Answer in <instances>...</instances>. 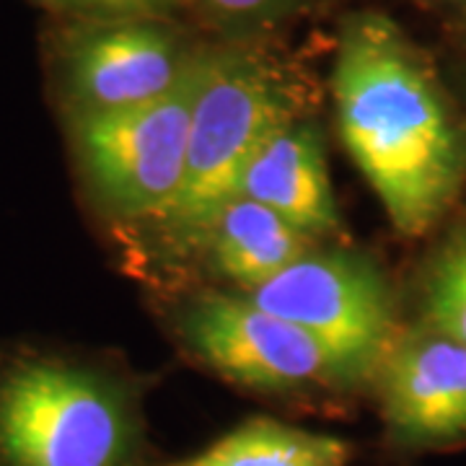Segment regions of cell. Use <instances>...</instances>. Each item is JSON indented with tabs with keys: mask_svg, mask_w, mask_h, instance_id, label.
Wrapping results in <instances>:
<instances>
[{
	"mask_svg": "<svg viewBox=\"0 0 466 466\" xmlns=\"http://www.w3.org/2000/svg\"><path fill=\"white\" fill-rule=\"evenodd\" d=\"M355 446L332 433L249 417L198 453L161 466H350Z\"/></svg>",
	"mask_w": 466,
	"mask_h": 466,
	"instance_id": "obj_11",
	"label": "cell"
},
{
	"mask_svg": "<svg viewBox=\"0 0 466 466\" xmlns=\"http://www.w3.org/2000/svg\"><path fill=\"white\" fill-rule=\"evenodd\" d=\"M319 244L272 208L236 195L210 220L200 249L218 275L247 296Z\"/></svg>",
	"mask_w": 466,
	"mask_h": 466,
	"instance_id": "obj_10",
	"label": "cell"
},
{
	"mask_svg": "<svg viewBox=\"0 0 466 466\" xmlns=\"http://www.w3.org/2000/svg\"><path fill=\"white\" fill-rule=\"evenodd\" d=\"M52 8L81 21L153 18L164 14L168 0H47Z\"/></svg>",
	"mask_w": 466,
	"mask_h": 466,
	"instance_id": "obj_13",
	"label": "cell"
},
{
	"mask_svg": "<svg viewBox=\"0 0 466 466\" xmlns=\"http://www.w3.org/2000/svg\"><path fill=\"white\" fill-rule=\"evenodd\" d=\"M461 3H464V5H466V0H461Z\"/></svg>",
	"mask_w": 466,
	"mask_h": 466,
	"instance_id": "obj_15",
	"label": "cell"
},
{
	"mask_svg": "<svg viewBox=\"0 0 466 466\" xmlns=\"http://www.w3.org/2000/svg\"><path fill=\"white\" fill-rule=\"evenodd\" d=\"M236 195L272 208L296 228L324 241L339 233V213L319 127L300 116L267 137L244 168Z\"/></svg>",
	"mask_w": 466,
	"mask_h": 466,
	"instance_id": "obj_9",
	"label": "cell"
},
{
	"mask_svg": "<svg viewBox=\"0 0 466 466\" xmlns=\"http://www.w3.org/2000/svg\"><path fill=\"white\" fill-rule=\"evenodd\" d=\"M259 309L314 334L366 386L397 342L381 269L345 249H311L247 293Z\"/></svg>",
	"mask_w": 466,
	"mask_h": 466,
	"instance_id": "obj_6",
	"label": "cell"
},
{
	"mask_svg": "<svg viewBox=\"0 0 466 466\" xmlns=\"http://www.w3.org/2000/svg\"><path fill=\"white\" fill-rule=\"evenodd\" d=\"M373 383L389 451L412 456L466 443V345L431 327L407 334Z\"/></svg>",
	"mask_w": 466,
	"mask_h": 466,
	"instance_id": "obj_8",
	"label": "cell"
},
{
	"mask_svg": "<svg viewBox=\"0 0 466 466\" xmlns=\"http://www.w3.org/2000/svg\"><path fill=\"white\" fill-rule=\"evenodd\" d=\"M200 50L153 18L81 21L55 52V81L66 116L112 112L168 94Z\"/></svg>",
	"mask_w": 466,
	"mask_h": 466,
	"instance_id": "obj_7",
	"label": "cell"
},
{
	"mask_svg": "<svg viewBox=\"0 0 466 466\" xmlns=\"http://www.w3.org/2000/svg\"><path fill=\"white\" fill-rule=\"evenodd\" d=\"M200 52L189 73L158 99L67 116L73 161L101 213L156 223L174 202L187 164Z\"/></svg>",
	"mask_w": 466,
	"mask_h": 466,
	"instance_id": "obj_5",
	"label": "cell"
},
{
	"mask_svg": "<svg viewBox=\"0 0 466 466\" xmlns=\"http://www.w3.org/2000/svg\"><path fill=\"white\" fill-rule=\"evenodd\" d=\"M422 309L431 329L466 345V223L443 244L428 269Z\"/></svg>",
	"mask_w": 466,
	"mask_h": 466,
	"instance_id": "obj_12",
	"label": "cell"
},
{
	"mask_svg": "<svg viewBox=\"0 0 466 466\" xmlns=\"http://www.w3.org/2000/svg\"><path fill=\"white\" fill-rule=\"evenodd\" d=\"M174 329L198 366L262 400L334 415L363 389L314 334L244 293H202L179 309Z\"/></svg>",
	"mask_w": 466,
	"mask_h": 466,
	"instance_id": "obj_4",
	"label": "cell"
},
{
	"mask_svg": "<svg viewBox=\"0 0 466 466\" xmlns=\"http://www.w3.org/2000/svg\"><path fill=\"white\" fill-rule=\"evenodd\" d=\"M208 11L233 24H262L280 16L293 0H200Z\"/></svg>",
	"mask_w": 466,
	"mask_h": 466,
	"instance_id": "obj_14",
	"label": "cell"
},
{
	"mask_svg": "<svg viewBox=\"0 0 466 466\" xmlns=\"http://www.w3.org/2000/svg\"><path fill=\"white\" fill-rule=\"evenodd\" d=\"M337 127L391 226L422 236L466 179V137L431 63L391 18L352 16L332 73Z\"/></svg>",
	"mask_w": 466,
	"mask_h": 466,
	"instance_id": "obj_1",
	"label": "cell"
},
{
	"mask_svg": "<svg viewBox=\"0 0 466 466\" xmlns=\"http://www.w3.org/2000/svg\"><path fill=\"white\" fill-rule=\"evenodd\" d=\"M146 383L73 350H0V466H161Z\"/></svg>",
	"mask_w": 466,
	"mask_h": 466,
	"instance_id": "obj_2",
	"label": "cell"
},
{
	"mask_svg": "<svg viewBox=\"0 0 466 466\" xmlns=\"http://www.w3.org/2000/svg\"><path fill=\"white\" fill-rule=\"evenodd\" d=\"M306 91L280 57L259 47L200 52L184 179L156 223L179 251L200 249L210 220L236 187L257 148L283 125L300 119Z\"/></svg>",
	"mask_w": 466,
	"mask_h": 466,
	"instance_id": "obj_3",
	"label": "cell"
}]
</instances>
